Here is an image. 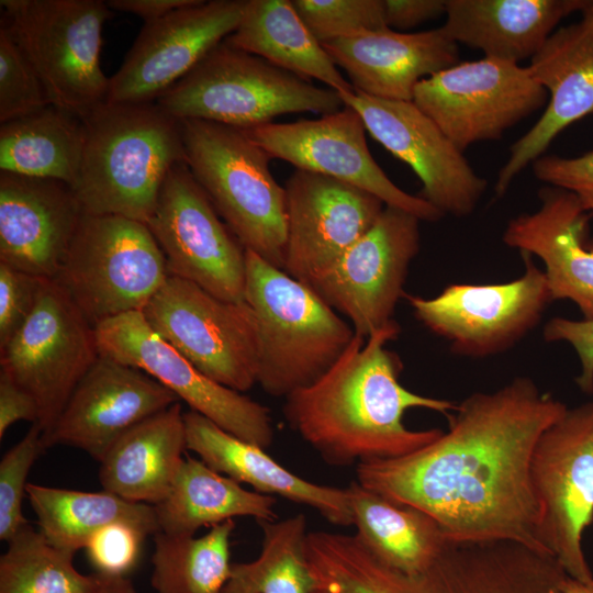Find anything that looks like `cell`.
Returning a JSON list of instances; mask_svg holds the SVG:
<instances>
[{
  "label": "cell",
  "instance_id": "f6af8a7d",
  "mask_svg": "<svg viewBox=\"0 0 593 593\" xmlns=\"http://www.w3.org/2000/svg\"><path fill=\"white\" fill-rule=\"evenodd\" d=\"M19 421L37 423L38 406L30 393L0 371V439Z\"/></svg>",
  "mask_w": 593,
  "mask_h": 593
},
{
  "label": "cell",
  "instance_id": "5bb4252c",
  "mask_svg": "<svg viewBox=\"0 0 593 593\" xmlns=\"http://www.w3.org/2000/svg\"><path fill=\"white\" fill-rule=\"evenodd\" d=\"M413 102L465 150L500 139L548 102L528 68L492 58L458 63L417 83Z\"/></svg>",
  "mask_w": 593,
  "mask_h": 593
},
{
  "label": "cell",
  "instance_id": "9c48e42d",
  "mask_svg": "<svg viewBox=\"0 0 593 593\" xmlns=\"http://www.w3.org/2000/svg\"><path fill=\"white\" fill-rule=\"evenodd\" d=\"M168 277L165 256L146 224L83 214L55 279L94 326L143 311Z\"/></svg>",
  "mask_w": 593,
  "mask_h": 593
},
{
  "label": "cell",
  "instance_id": "52a82bcc",
  "mask_svg": "<svg viewBox=\"0 0 593 593\" xmlns=\"http://www.w3.org/2000/svg\"><path fill=\"white\" fill-rule=\"evenodd\" d=\"M156 103L177 121L201 120L250 130L288 113L329 114L339 93L232 46L216 45Z\"/></svg>",
  "mask_w": 593,
  "mask_h": 593
},
{
  "label": "cell",
  "instance_id": "83f0119b",
  "mask_svg": "<svg viewBox=\"0 0 593 593\" xmlns=\"http://www.w3.org/2000/svg\"><path fill=\"white\" fill-rule=\"evenodd\" d=\"M586 0H446L441 25L458 45L483 57L519 64L532 59L558 23Z\"/></svg>",
  "mask_w": 593,
  "mask_h": 593
},
{
  "label": "cell",
  "instance_id": "d590c367",
  "mask_svg": "<svg viewBox=\"0 0 593 593\" xmlns=\"http://www.w3.org/2000/svg\"><path fill=\"white\" fill-rule=\"evenodd\" d=\"M258 524L262 529L259 556L232 563L221 593H313L316 583L305 556V515Z\"/></svg>",
  "mask_w": 593,
  "mask_h": 593
},
{
  "label": "cell",
  "instance_id": "7c38bea8",
  "mask_svg": "<svg viewBox=\"0 0 593 593\" xmlns=\"http://www.w3.org/2000/svg\"><path fill=\"white\" fill-rule=\"evenodd\" d=\"M99 356L94 326L56 279L45 278L31 316L0 350V371L33 396L45 438Z\"/></svg>",
  "mask_w": 593,
  "mask_h": 593
},
{
  "label": "cell",
  "instance_id": "c3c4849f",
  "mask_svg": "<svg viewBox=\"0 0 593 593\" xmlns=\"http://www.w3.org/2000/svg\"><path fill=\"white\" fill-rule=\"evenodd\" d=\"M100 575V585L93 593H137L127 577Z\"/></svg>",
  "mask_w": 593,
  "mask_h": 593
},
{
  "label": "cell",
  "instance_id": "bcb514c9",
  "mask_svg": "<svg viewBox=\"0 0 593 593\" xmlns=\"http://www.w3.org/2000/svg\"><path fill=\"white\" fill-rule=\"evenodd\" d=\"M389 29L409 30L445 14L446 0H383Z\"/></svg>",
  "mask_w": 593,
  "mask_h": 593
},
{
  "label": "cell",
  "instance_id": "836d02e7",
  "mask_svg": "<svg viewBox=\"0 0 593 593\" xmlns=\"http://www.w3.org/2000/svg\"><path fill=\"white\" fill-rule=\"evenodd\" d=\"M26 495L38 530L53 546L74 555L101 528L116 522L134 524L148 535L160 532L154 505L104 490L85 492L29 483Z\"/></svg>",
  "mask_w": 593,
  "mask_h": 593
},
{
  "label": "cell",
  "instance_id": "1f68e13d",
  "mask_svg": "<svg viewBox=\"0 0 593 593\" xmlns=\"http://www.w3.org/2000/svg\"><path fill=\"white\" fill-rule=\"evenodd\" d=\"M357 537L381 562L405 573L429 567L448 538L427 513L398 504L357 481L347 486Z\"/></svg>",
  "mask_w": 593,
  "mask_h": 593
},
{
  "label": "cell",
  "instance_id": "7bdbcfd3",
  "mask_svg": "<svg viewBox=\"0 0 593 593\" xmlns=\"http://www.w3.org/2000/svg\"><path fill=\"white\" fill-rule=\"evenodd\" d=\"M532 168L538 180L575 195L593 216V150L572 158L542 155Z\"/></svg>",
  "mask_w": 593,
  "mask_h": 593
},
{
  "label": "cell",
  "instance_id": "d6a6232c",
  "mask_svg": "<svg viewBox=\"0 0 593 593\" xmlns=\"http://www.w3.org/2000/svg\"><path fill=\"white\" fill-rule=\"evenodd\" d=\"M86 143L83 118L48 104L0 124V171L75 186Z\"/></svg>",
  "mask_w": 593,
  "mask_h": 593
},
{
  "label": "cell",
  "instance_id": "484cf974",
  "mask_svg": "<svg viewBox=\"0 0 593 593\" xmlns=\"http://www.w3.org/2000/svg\"><path fill=\"white\" fill-rule=\"evenodd\" d=\"M322 45L354 90L389 100L413 101L419 81L459 63L458 44L441 26L414 33L384 29Z\"/></svg>",
  "mask_w": 593,
  "mask_h": 593
},
{
  "label": "cell",
  "instance_id": "3957f363",
  "mask_svg": "<svg viewBox=\"0 0 593 593\" xmlns=\"http://www.w3.org/2000/svg\"><path fill=\"white\" fill-rule=\"evenodd\" d=\"M83 120L86 143L72 190L85 214L147 224L169 171L186 161L180 122L156 102H104Z\"/></svg>",
  "mask_w": 593,
  "mask_h": 593
},
{
  "label": "cell",
  "instance_id": "ba28073f",
  "mask_svg": "<svg viewBox=\"0 0 593 593\" xmlns=\"http://www.w3.org/2000/svg\"><path fill=\"white\" fill-rule=\"evenodd\" d=\"M4 27L40 76L51 104L86 118L105 102L100 63L110 9L101 0H1Z\"/></svg>",
  "mask_w": 593,
  "mask_h": 593
},
{
  "label": "cell",
  "instance_id": "ee69618b",
  "mask_svg": "<svg viewBox=\"0 0 593 593\" xmlns=\"http://www.w3.org/2000/svg\"><path fill=\"white\" fill-rule=\"evenodd\" d=\"M542 336L546 342H566L573 347L581 362L577 384L584 393H593V321L553 317L545 324Z\"/></svg>",
  "mask_w": 593,
  "mask_h": 593
},
{
  "label": "cell",
  "instance_id": "7dc6e473",
  "mask_svg": "<svg viewBox=\"0 0 593 593\" xmlns=\"http://www.w3.org/2000/svg\"><path fill=\"white\" fill-rule=\"evenodd\" d=\"M195 0H109L110 10L139 16L145 23L157 21L167 14L193 3Z\"/></svg>",
  "mask_w": 593,
  "mask_h": 593
},
{
  "label": "cell",
  "instance_id": "7a4b0ae2",
  "mask_svg": "<svg viewBox=\"0 0 593 593\" xmlns=\"http://www.w3.org/2000/svg\"><path fill=\"white\" fill-rule=\"evenodd\" d=\"M401 327L394 320L349 346L313 384L286 398L289 426L328 465L348 467L363 461L399 458L437 439L443 430L410 429L407 410L422 407L449 416L457 404L404 388L403 363L388 349Z\"/></svg>",
  "mask_w": 593,
  "mask_h": 593
},
{
  "label": "cell",
  "instance_id": "ab89813d",
  "mask_svg": "<svg viewBox=\"0 0 593 593\" xmlns=\"http://www.w3.org/2000/svg\"><path fill=\"white\" fill-rule=\"evenodd\" d=\"M46 449L43 433L32 424L25 436L12 446L0 461V539L9 541L27 521L22 513L27 475Z\"/></svg>",
  "mask_w": 593,
  "mask_h": 593
},
{
  "label": "cell",
  "instance_id": "277c9868",
  "mask_svg": "<svg viewBox=\"0 0 593 593\" xmlns=\"http://www.w3.org/2000/svg\"><path fill=\"white\" fill-rule=\"evenodd\" d=\"M567 577L553 556L512 540H449L416 573L393 569L355 542L327 567L320 593H561Z\"/></svg>",
  "mask_w": 593,
  "mask_h": 593
},
{
  "label": "cell",
  "instance_id": "d6986e66",
  "mask_svg": "<svg viewBox=\"0 0 593 593\" xmlns=\"http://www.w3.org/2000/svg\"><path fill=\"white\" fill-rule=\"evenodd\" d=\"M338 93L345 105L359 113L371 137L412 168L422 182L421 198L444 216L465 217L475 210L486 180L413 101L356 90Z\"/></svg>",
  "mask_w": 593,
  "mask_h": 593
},
{
  "label": "cell",
  "instance_id": "b9f144b4",
  "mask_svg": "<svg viewBox=\"0 0 593 593\" xmlns=\"http://www.w3.org/2000/svg\"><path fill=\"white\" fill-rule=\"evenodd\" d=\"M44 279L0 262V350L31 316Z\"/></svg>",
  "mask_w": 593,
  "mask_h": 593
},
{
  "label": "cell",
  "instance_id": "e575fe53",
  "mask_svg": "<svg viewBox=\"0 0 593 593\" xmlns=\"http://www.w3.org/2000/svg\"><path fill=\"white\" fill-rule=\"evenodd\" d=\"M234 519L201 536L154 535L150 583L156 593H221L231 570Z\"/></svg>",
  "mask_w": 593,
  "mask_h": 593
},
{
  "label": "cell",
  "instance_id": "4316f807",
  "mask_svg": "<svg viewBox=\"0 0 593 593\" xmlns=\"http://www.w3.org/2000/svg\"><path fill=\"white\" fill-rule=\"evenodd\" d=\"M183 419L187 449L214 471L258 493L310 506L334 525H354L347 488L323 485L296 475L266 449L230 434L195 411L183 413Z\"/></svg>",
  "mask_w": 593,
  "mask_h": 593
},
{
  "label": "cell",
  "instance_id": "e0dca14e",
  "mask_svg": "<svg viewBox=\"0 0 593 593\" xmlns=\"http://www.w3.org/2000/svg\"><path fill=\"white\" fill-rule=\"evenodd\" d=\"M94 332L100 355L146 372L230 434L262 449L272 445L269 409L202 373L148 325L142 311L99 322Z\"/></svg>",
  "mask_w": 593,
  "mask_h": 593
},
{
  "label": "cell",
  "instance_id": "f35d334b",
  "mask_svg": "<svg viewBox=\"0 0 593 593\" xmlns=\"http://www.w3.org/2000/svg\"><path fill=\"white\" fill-rule=\"evenodd\" d=\"M51 104L47 91L23 51L0 27V124Z\"/></svg>",
  "mask_w": 593,
  "mask_h": 593
},
{
  "label": "cell",
  "instance_id": "30bf717a",
  "mask_svg": "<svg viewBox=\"0 0 593 593\" xmlns=\"http://www.w3.org/2000/svg\"><path fill=\"white\" fill-rule=\"evenodd\" d=\"M540 508L538 536L567 574L593 584L582 536L593 522V402L564 414L540 435L530 462Z\"/></svg>",
  "mask_w": 593,
  "mask_h": 593
},
{
  "label": "cell",
  "instance_id": "cb8c5ba5",
  "mask_svg": "<svg viewBox=\"0 0 593 593\" xmlns=\"http://www.w3.org/2000/svg\"><path fill=\"white\" fill-rule=\"evenodd\" d=\"M83 214L68 183L0 171V262L55 279Z\"/></svg>",
  "mask_w": 593,
  "mask_h": 593
},
{
  "label": "cell",
  "instance_id": "7402d4cb",
  "mask_svg": "<svg viewBox=\"0 0 593 593\" xmlns=\"http://www.w3.org/2000/svg\"><path fill=\"white\" fill-rule=\"evenodd\" d=\"M177 402L146 372L100 355L43 441L46 448H78L100 461L128 429Z\"/></svg>",
  "mask_w": 593,
  "mask_h": 593
},
{
  "label": "cell",
  "instance_id": "f546056e",
  "mask_svg": "<svg viewBox=\"0 0 593 593\" xmlns=\"http://www.w3.org/2000/svg\"><path fill=\"white\" fill-rule=\"evenodd\" d=\"M225 41L289 72L316 79L337 92L354 90L301 20L292 0H244L240 21Z\"/></svg>",
  "mask_w": 593,
  "mask_h": 593
},
{
  "label": "cell",
  "instance_id": "6da1fadb",
  "mask_svg": "<svg viewBox=\"0 0 593 593\" xmlns=\"http://www.w3.org/2000/svg\"><path fill=\"white\" fill-rule=\"evenodd\" d=\"M527 377L474 392L421 449L357 465V482L430 515L449 540H512L547 552L530 462L540 435L567 411ZM549 553V552H548Z\"/></svg>",
  "mask_w": 593,
  "mask_h": 593
},
{
  "label": "cell",
  "instance_id": "f1b7e54d",
  "mask_svg": "<svg viewBox=\"0 0 593 593\" xmlns=\"http://www.w3.org/2000/svg\"><path fill=\"white\" fill-rule=\"evenodd\" d=\"M186 426L180 402L123 434L99 461L104 491L131 502L163 501L184 459Z\"/></svg>",
  "mask_w": 593,
  "mask_h": 593
},
{
  "label": "cell",
  "instance_id": "5b68a950",
  "mask_svg": "<svg viewBox=\"0 0 593 593\" xmlns=\"http://www.w3.org/2000/svg\"><path fill=\"white\" fill-rule=\"evenodd\" d=\"M244 299L257 323V383L271 396L313 384L356 335L306 283L249 250Z\"/></svg>",
  "mask_w": 593,
  "mask_h": 593
},
{
  "label": "cell",
  "instance_id": "8992f818",
  "mask_svg": "<svg viewBox=\"0 0 593 593\" xmlns=\"http://www.w3.org/2000/svg\"><path fill=\"white\" fill-rule=\"evenodd\" d=\"M186 163L221 219L246 250L283 269L286 193L270 155L246 130L209 121H179Z\"/></svg>",
  "mask_w": 593,
  "mask_h": 593
},
{
  "label": "cell",
  "instance_id": "d4e9b609",
  "mask_svg": "<svg viewBox=\"0 0 593 593\" xmlns=\"http://www.w3.org/2000/svg\"><path fill=\"white\" fill-rule=\"evenodd\" d=\"M539 200L535 212L508 221L502 239L542 261L552 301L570 300L583 320L593 321V216L575 195L559 188H541Z\"/></svg>",
  "mask_w": 593,
  "mask_h": 593
},
{
  "label": "cell",
  "instance_id": "74e56055",
  "mask_svg": "<svg viewBox=\"0 0 593 593\" xmlns=\"http://www.w3.org/2000/svg\"><path fill=\"white\" fill-rule=\"evenodd\" d=\"M292 4L321 44L389 29L383 0H292Z\"/></svg>",
  "mask_w": 593,
  "mask_h": 593
},
{
  "label": "cell",
  "instance_id": "8fae6325",
  "mask_svg": "<svg viewBox=\"0 0 593 593\" xmlns=\"http://www.w3.org/2000/svg\"><path fill=\"white\" fill-rule=\"evenodd\" d=\"M142 312L164 340L212 380L240 393L257 383V323L245 301H224L169 276Z\"/></svg>",
  "mask_w": 593,
  "mask_h": 593
},
{
  "label": "cell",
  "instance_id": "60d3db41",
  "mask_svg": "<svg viewBox=\"0 0 593 593\" xmlns=\"http://www.w3.org/2000/svg\"><path fill=\"white\" fill-rule=\"evenodd\" d=\"M147 536L134 524L116 522L96 533L85 550L96 573L127 577L138 562Z\"/></svg>",
  "mask_w": 593,
  "mask_h": 593
},
{
  "label": "cell",
  "instance_id": "4fadbf2b",
  "mask_svg": "<svg viewBox=\"0 0 593 593\" xmlns=\"http://www.w3.org/2000/svg\"><path fill=\"white\" fill-rule=\"evenodd\" d=\"M524 272L504 283L447 286L433 298L406 295L415 317L454 354L485 358L512 348L552 301L544 270L521 253Z\"/></svg>",
  "mask_w": 593,
  "mask_h": 593
},
{
  "label": "cell",
  "instance_id": "603a6c76",
  "mask_svg": "<svg viewBox=\"0 0 593 593\" xmlns=\"http://www.w3.org/2000/svg\"><path fill=\"white\" fill-rule=\"evenodd\" d=\"M581 12L580 22L556 30L530 59L532 76L550 98L539 120L511 146L494 186L499 198L560 132L593 113V1Z\"/></svg>",
  "mask_w": 593,
  "mask_h": 593
},
{
  "label": "cell",
  "instance_id": "681fc988",
  "mask_svg": "<svg viewBox=\"0 0 593 593\" xmlns=\"http://www.w3.org/2000/svg\"><path fill=\"white\" fill-rule=\"evenodd\" d=\"M561 593H593V584L567 577L561 585Z\"/></svg>",
  "mask_w": 593,
  "mask_h": 593
},
{
  "label": "cell",
  "instance_id": "44dd1931",
  "mask_svg": "<svg viewBox=\"0 0 593 593\" xmlns=\"http://www.w3.org/2000/svg\"><path fill=\"white\" fill-rule=\"evenodd\" d=\"M283 188L287 235L282 270L304 283L335 264L385 206L360 188L301 169L290 175Z\"/></svg>",
  "mask_w": 593,
  "mask_h": 593
},
{
  "label": "cell",
  "instance_id": "8d00e7d4",
  "mask_svg": "<svg viewBox=\"0 0 593 593\" xmlns=\"http://www.w3.org/2000/svg\"><path fill=\"white\" fill-rule=\"evenodd\" d=\"M74 557L26 523L0 557V593H93L101 575L80 573Z\"/></svg>",
  "mask_w": 593,
  "mask_h": 593
},
{
  "label": "cell",
  "instance_id": "ac0fdd59",
  "mask_svg": "<svg viewBox=\"0 0 593 593\" xmlns=\"http://www.w3.org/2000/svg\"><path fill=\"white\" fill-rule=\"evenodd\" d=\"M246 132L272 159L284 160L295 169L360 188L379 198L384 205L404 210L421 221L435 222L444 216L423 198L405 192L385 175L368 148L361 116L348 105L320 119L271 122Z\"/></svg>",
  "mask_w": 593,
  "mask_h": 593
},
{
  "label": "cell",
  "instance_id": "4dcf8cb0",
  "mask_svg": "<svg viewBox=\"0 0 593 593\" xmlns=\"http://www.w3.org/2000/svg\"><path fill=\"white\" fill-rule=\"evenodd\" d=\"M275 505V496L248 491L201 459L186 456L167 496L154 507L161 533L194 536L201 527L234 517L276 521Z\"/></svg>",
  "mask_w": 593,
  "mask_h": 593
},
{
  "label": "cell",
  "instance_id": "9a60e30c",
  "mask_svg": "<svg viewBox=\"0 0 593 593\" xmlns=\"http://www.w3.org/2000/svg\"><path fill=\"white\" fill-rule=\"evenodd\" d=\"M169 276L228 302L245 301L246 249L223 222L186 161L172 167L146 224Z\"/></svg>",
  "mask_w": 593,
  "mask_h": 593
},
{
  "label": "cell",
  "instance_id": "2e32d148",
  "mask_svg": "<svg viewBox=\"0 0 593 593\" xmlns=\"http://www.w3.org/2000/svg\"><path fill=\"white\" fill-rule=\"evenodd\" d=\"M421 220L385 205L371 227L306 284L365 338L385 327L421 247Z\"/></svg>",
  "mask_w": 593,
  "mask_h": 593
},
{
  "label": "cell",
  "instance_id": "ffe728a7",
  "mask_svg": "<svg viewBox=\"0 0 593 593\" xmlns=\"http://www.w3.org/2000/svg\"><path fill=\"white\" fill-rule=\"evenodd\" d=\"M243 7L244 0H195L144 23L109 79L105 102H156L235 31Z\"/></svg>",
  "mask_w": 593,
  "mask_h": 593
}]
</instances>
